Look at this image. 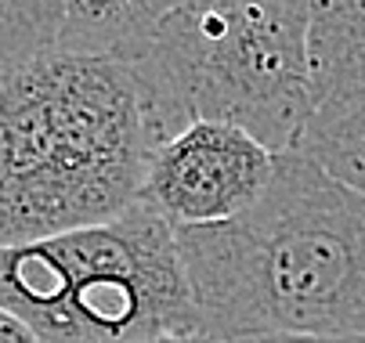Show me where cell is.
I'll return each mask as SVG.
<instances>
[{
    "mask_svg": "<svg viewBox=\"0 0 365 343\" xmlns=\"http://www.w3.org/2000/svg\"><path fill=\"white\" fill-rule=\"evenodd\" d=\"M174 134L141 58H36L0 73V246L109 224L141 203Z\"/></svg>",
    "mask_w": 365,
    "mask_h": 343,
    "instance_id": "cell-1",
    "label": "cell"
},
{
    "mask_svg": "<svg viewBox=\"0 0 365 343\" xmlns=\"http://www.w3.org/2000/svg\"><path fill=\"white\" fill-rule=\"evenodd\" d=\"M174 235L199 332L365 336V195L300 152L246 213Z\"/></svg>",
    "mask_w": 365,
    "mask_h": 343,
    "instance_id": "cell-2",
    "label": "cell"
},
{
    "mask_svg": "<svg viewBox=\"0 0 365 343\" xmlns=\"http://www.w3.org/2000/svg\"><path fill=\"white\" fill-rule=\"evenodd\" d=\"M311 0H181L163 4L145 65L170 134L228 123L272 156L297 152L311 123Z\"/></svg>",
    "mask_w": 365,
    "mask_h": 343,
    "instance_id": "cell-3",
    "label": "cell"
},
{
    "mask_svg": "<svg viewBox=\"0 0 365 343\" xmlns=\"http://www.w3.org/2000/svg\"><path fill=\"white\" fill-rule=\"evenodd\" d=\"M0 307L40 343H138L199 332L174 228L145 203L109 224L0 246Z\"/></svg>",
    "mask_w": 365,
    "mask_h": 343,
    "instance_id": "cell-4",
    "label": "cell"
},
{
    "mask_svg": "<svg viewBox=\"0 0 365 343\" xmlns=\"http://www.w3.org/2000/svg\"><path fill=\"white\" fill-rule=\"evenodd\" d=\"M275 170L260 141L228 123L199 120L160 144L145 170L141 203L174 231L214 228L246 213Z\"/></svg>",
    "mask_w": 365,
    "mask_h": 343,
    "instance_id": "cell-5",
    "label": "cell"
},
{
    "mask_svg": "<svg viewBox=\"0 0 365 343\" xmlns=\"http://www.w3.org/2000/svg\"><path fill=\"white\" fill-rule=\"evenodd\" d=\"M160 11V0H0V73L36 58H141Z\"/></svg>",
    "mask_w": 365,
    "mask_h": 343,
    "instance_id": "cell-6",
    "label": "cell"
},
{
    "mask_svg": "<svg viewBox=\"0 0 365 343\" xmlns=\"http://www.w3.org/2000/svg\"><path fill=\"white\" fill-rule=\"evenodd\" d=\"M311 120L365 109V0L311 4Z\"/></svg>",
    "mask_w": 365,
    "mask_h": 343,
    "instance_id": "cell-7",
    "label": "cell"
},
{
    "mask_svg": "<svg viewBox=\"0 0 365 343\" xmlns=\"http://www.w3.org/2000/svg\"><path fill=\"white\" fill-rule=\"evenodd\" d=\"M297 152L322 167L333 181L365 195V109L311 120Z\"/></svg>",
    "mask_w": 365,
    "mask_h": 343,
    "instance_id": "cell-8",
    "label": "cell"
},
{
    "mask_svg": "<svg viewBox=\"0 0 365 343\" xmlns=\"http://www.w3.org/2000/svg\"><path fill=\"white\" fill-rule=\"evenodd\" d=\"M221 343H365V336H304V332H260V336H239Z\"/></svg>",
    "mask_w": 365,
    "mask_h": 343,
    "instance_id": "cell-9",
    "label": "cell"
},
{
    "mask_svg": "<svg viewBox=\"0 0 365 343\" xmlns=\"http://www.w3.org/2000/svg\"><path fill=\"white\" fill-rule=\"evenodd\" d=\"M0 343H40V339L33 336V329L19 315L0 307Z\"/></svg>",
    "mask_w": 365,
    "mask_h": 343,
    "instance_id": "cell-10",
    "label": "cell"
},
{
    "mask_svg": "<svg viewBox=\"0 0 365 343\" xmlns=\"http://www.w3.org/2000/svg\"><path fill=\"white\" fill-rule=\"evenodd\" d=\"M138 343H221L206 332H185V336H155V339H138Z\"/></svg>",
    "mask_w": 365,
    "mask_h": 343,
    "instance_id": "cell-11",
    "label": "cell"
}]
</instances>
